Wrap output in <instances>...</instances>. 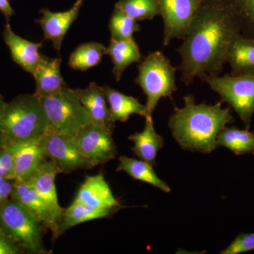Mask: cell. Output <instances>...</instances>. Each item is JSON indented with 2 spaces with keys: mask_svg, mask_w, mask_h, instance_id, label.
<instances>
[{
  "mask_svg": "<svg viewBox=\"0 0 254 254\" xmlns=\"http://www.w3.org/2000/svg\"><path fill=\"white\" fill-rule=\"evenodd\" d=\"M82 105L86 110L91 124L97 126L106 127L110 129L115 128V123L110 116L108 101L104 88L94 82L90 83L85 89L73 90Z\"/></svg>",
  "mask_w": 254,
  "mask_h": 254,
  "instance_id": "cell-16",
  "label": "cell"
},
{
  "mask_svg": "<svg viewBox=\"0 0 254 254\" xmlns=\"http://www.w3.org/2000/svg\"><path fill=\"white\" fill-rule=\"evenodd\" d=\"M42 136L9 145L13 153V168L9 180L14 182L27 181L48 158Z\"/></svg>",
  "mask_w": 254,
  "mask_h": 254,
  "instance_id": "cell-11",
  "label": "cell"
},
{
  "mask_svg": "<svg viewBox=\"0 0 254 254\" xmlns=\"http://www.w3.org/2000/svg\"><path fill=\"white\" fill-rule=\"evenodd\" d=\"M4 141H3L2 137H1V134H0V149L4 148Z\"/></svg>",
  "mask_w": 254,
  "mask_h": 254,
  "instance_id": "cell-36",
  "label": "cell"
},
{
  "mask_svg": "<svg viewBox=\"0 0 254 254\" xmlns=\"http://www.w3.org/2000/svg\"><path fill=\"white\" fill-rule=\"evenodd\" d=\"M254 250V233H241L231 244L221 251V254H240Z\"/></svg>",
  "mask_w": 254,
  "mask_h": 254,
  "instance_id": "cell-30",
  "label": "cell"
},
{
  "mask_svg": "<svg viewBox=\"0 0 254 254\" xmlns=\"http://www.w3.org/2000/svg\"><path fill=\"white\" fill-rule=\"evenodd\" d=\"M0 11L4 15L6 23H9L11 16L15 14L9 0H0Z\"/></svg>",
  "mask_w": 254,
  "mask_h": 254,
  "instance_id": "cell-34",
  "label": "cell"
},
{
  "mask_svg": "<svg viewBox=\"0 0 254 254\" xmlns=\"http://www.w3.org/2000/svg\"><path fill=\"white\" fill-rule=\"evenodd\" d=\"M103 88L114 123H125L134 114L146 118L145 105L140 103L136 98L123 94L109 86H105Z\"/></svg>",
  "mask_w": 254,
  "mask_h": 254,
  "instance_id": "cell-22",
  "label": "cell"
},
{
  "mask_svg": "<svg viewBox=\"0 0 254 254\" xmlns=\"http://www.w3.org/2000/svg\"><path fill=\"white\" fill-rule=\"evenodd\" d=\"M163 21L164 47L174 39L183 40L202 0H157Z\"/></svg>",
  "mask_w": 254,
  "mask_h": 254,
  "instance_id": "cell-10",
  "label": "cell"
},
{
  "mask_svg": "<svg viewBox=\"0 0 254 254\" xmlns=\"http://www.w3.org/2000/svg\"><path fill=\"white\" fill-rule=\"evenodd\" d=\"M218 146L225 147L235 155H254V133L236 127H225L217 137Z\"/></svg>",
  "mask_w": 254,
  "mask_h": 254,
  "instance_id": "cell-25",
  "label": "cell"
},
{
  "mask_svg": "<svg viewBox=\"0 0 254 254\" xmlns=\"http://www.w3.org/2000/svg\"><path fill=\"white\" fill-rule=\"evenodd\" d=\"M42 224L31 212L15 200L0 203V226L18 246L31 254H46L42 238Z\"/></svg>",
  "mask_w": 254,
  "mask_h": 254,
  "instance_id": "cell-6",
  "label": "cell"
},
{
  "mask_svg": "<svg viewBox=\"0 0 254 254\" xmlns=\"http://www.w3.org/2000/svg\"><path fill=\"white\" fill-rule=\"evenodd\" d=\"M61 64V58H50L42 55L36 71L33 73L36 82L35 95L37 97L48 98L67 86L60 72Z\"/></svg>",
  "mask_w": 254,
  "mask_h": 254,
  "instance_id": "cell-18",
  "label": "cell"
},
{
  "mask_svg": "<svg viewBox=\"0 0 254 254\" xmlns=\"http://www.w3.org/2000/svg\"><path fill=\"white\" fill-rule=\"evenodd\" d=\"M183 108H175L169 120L173 138L182 149L210 153L217 149L219 132L235 123L230 108H222V102L215 105L197 104L194 97H184Z\"/></svg>",
  "mask_w": 254,
  "mask_h": 254,
  "instance_id": "cell-2",
  "label": "cell"
},
{
  "mask_svg": "<svg viewBox=\"0 0 254 254\" xmlns=\"http://www.w3.org/2000/svg\"><path fill=\"white\" fill-rule=\"evenodd\" d=\"M105 55H109L113 64V73L117 81H120L126 68L133 63H139L142 55L134 38L127 41L110 40L105 48Z\"/></svg>",
  "mask_w": 254,
  "mask_h": 254,
  "instance_id": "cell-20",
  "label": "cell"
},
{
  "mask_svg": "<svg viewBox=\"0 0 254 254\" xmlns=\"http://www.w3.org/2000/svg\"><path fill=\"white\" fill-rule=\"evenodd\" d=\"M14 185L6 178H0V203L6 201L11 195Z\"/></svg>",
  "mask_w": 254,
  "mask_h": 254,
  "instance_id": "cell-33",
  "label": "cell"
},
{
  "mask_svg": "<svg viewBox=\"0 0 254 254\" xmlns=\"http://www.w3.org/2000/svg\"><path fill=\"white\" fill-rule=\"evenodd\" d=\"M48 125L46 111L35 93L5 103L0 111V134L4 147L40 138L46 134Z\"/></svg>",
  "mask_w": 254,
  "mask_h": 254,
  "instance_id": "cell-3",
  "label": "cell"
},
{
  "mask_svg": "<svg viewBox=\"0 0 254 254\" xmlns=\"http://www.w3.org/2000/svg\"><path fill=\"white\" fill-rule=\"evenodd\" d=\"M226 63L234 76L254 75V40L237 37L228 50Z\"/></svg>",
  "mask_w": 254,
  "mask_h": 254,
  "instance_id": "cell-21",
  "label": "cell"
},
{
  "mask_svg": "<svg viewBox=\"0 0 254 254\" xmlns=\"http://www.w3.org/2000/svg\"><path fill=\"white\" fill-rule=\"evenodd\" d=\"M113 213L110 210L93 208L74 199L67 208L64 210L58 225V237L76 225L97 219L106 218Z\"/></svg>",
  "mask_w": 254,
  "mask_h": 254,
  "instance_id": "cell-23",
  "label": "cell"
},
{
  "mask_svg": "<svg viewBox=\"0 0 254 254\" xmlns=\"http://www.w3.org/2000/svg\"></svg>",
  "mask_w": 254,
  "mask_h": 254,
  "instance_id": "cell-37",
  "label": "cell"
},
{
  "mask_svg": "<svg viewBox=\"0 0 254 254\" xmlns=\"http://www.w3.org/2000/svg\"><path fill=\"white\" fill-rule=\"evenodd\" d=\"M4 99H3L2 96L0 95V111H1V108H3L4 105Z\"/></svg>",
  "mask_w": 254,
  "mask_h": 254,
  "instance_id": "cell-35",
  "label": "cell"
},
{
  "mask_svg": "<svg viewBox=\"0 0 254 254\" xmlns=\"http://www.w3.org/2000/svg\"><path fill=\"white\" fill-rule=\"evenodd\" d=\"M105 48L104 45L97 42L83 43L70 55L68 65L73 69L86 71L99 64Z\"/></svg>",
  "mask_w": 254,
  "mask_h": 254,
  "instance_id": "cell-26",
  "label": "cell"
},
{
  "mask_svg": "<svg viewBox=\"0 0 254 254\" xmlns=\"http://www.w3.org/2000/svg\"><path fill=\"white\" fill-rule=\"evenodd\" d=\"M138 74L135 82L146 95L147 116L153 118V112L161 98H173L177 91V68L162 52L150 53L138 65Z\"/></svg>",
  "mask_w": 254,
  "mask_h": 254,
  "instance_id": "cell-4",
  "label": "cell"
},
{
  "mask_svg": "<svg viewBox=\"0 0 254 254\" xmlns=\"http://www.w3.org/2000/svg\"><path fill=\"white\" fill-rule=\"evenodd\" d=\"M42 140L47 157L55 163L60 173L94 168L80 153L74 136L46 133Z\"/></svg>",
  "mask_w": 254,
  "mask_h": 254,
  "instance_id": "cell-9",
  "label": "cell"
},
{
  "mask_svg": "<svg viewBox=\"0 0 254 254\" xmlns=\"http://www.w3.org/2000/svg\"><path fill=\"white\" fill-rule=\"evenodd\" d=\"M13 168V153L10 146L0 149V178L9 180Z\"/></svg>",
  "mask_w": 254,
  "mask_h": 254,
  "instance_id": "cell-31",
  "label": "cell"
},
{
  "mask_svg": "<svg viewBox=\"0 0 254 254\" xmlns=\"http://www.w3.org/2000/svg\"><path fill=\"white\" fill-rule=\"evenodd\" d=\"M236 16L242 36L254 40V0H225Z\"/></svg>",
  "mask_w": 254,
  "mask_h": 254,
  "instance_id": "cell-29",
  "label": "cell"
},
{
  "mask_svg": "<svg viewBox=\"0 0 254 254\" xmlns=\"http://www.w3.org/2000/svg\"><path fill=\"white\" fill-rule=\"evenodd\" d=\"M113 133V130L91 123L75 135V141L81 154L95 167L116 158Z\"/></svg>",
  "mask_w": 254,
  "mask_h": 254,
  "instance_id": "cell-8",
  "label": "cell"
},
{
  "mask_svg": "<svg viewBox=\"0 0 254 254\" xmlns=\"http://www.w3.org/2000/svg\"><path fill=\"white\" fill-rule=\"evenodd\" d=\"M112 39L127 41L133 39V34L140 31L139 25L136 20L115 7L109 23Z\"/></svg>",
  "mask_w": 254,
  "mask_h": 254,
  "instance_id": "cell-28",
  "label": "cell"
},
{
  "mask_svg": "<svg viewBox=\"0 0 254 254\" xmlns=\"http://www.w3.org/2000/svg\"><path fill=\"white\" fill-rule=\"evenodd\" d=\"M11 197L31 212L42 225L51 230L55 238H58V219L45 200L26 182H14Z\"/></svg>",
  "mask_w": 254,
  "mask_h": 254,
  "instance_id": "cell-13",
  "label": "cell"
},
{
  "mask_svg": "<svg viewBox=\"0 0 254 254\" xmlns=\"http://www.w3.org/2000/svg\"><path fill=\"white\" fill-rule=\"evenodd\" d=\"M115 7L137 21L153 20L160 15L157 0H119Z\"/></svg>",
  "mask_w": 254,
  "mask_h": 254,
  "instance_id": "cell-27",
  "label": "cell"
},
{
  "mask_svg": "<svg viewBox=\"0 0 254 254\" xmlns=\"http://www.w3.org/2000/svg\"><path fill=\"white\" fill-rule=\"evenodd\" d=\"M198 78L220 95L222 103L230 105L245 128L250 129L254 115V75L220 76L203 73Z\"/></svg>",
  "mask_w": 254,
  "mask_h": 254,
  "instance_id": "cell-7",
  "label": "cell"
},
{
  "mask_svg": "<svg viewBox=\"0 0 254 254\" xmlns=\"http://www.w3.org/2000/svg\"><path fill=\"white\" fill-rule=\"evenodd\" d=\"M241 35L240 23L225 0H202L177 50L182 82L190 86L203 73L220 74L230 46Z\"/></svg>",
  "mask_w": 254,
  "mask_h": 254,
  "instance_id": "cell-1",
  "label": "cell"
},
{
  "mask_svg": "<svg viewBox=\"0 0 254 254\" xmlns=\"http://www.w3.org/2000/svg\"><path fill=\"white\" fill-rule=\"evenodd\" d=\"M3 38L11 52L12 60L26 72L33 74L43 55L39 50L43 47V42L33 43L21 38L12 31L9 23L5 25Z\"/></svg>",
  "mask_w": 254,
  "mask_h": 254,
  "instance_id": "cell-17",
  "label": "cell"
},
{
  "mask_svg": "<svg viewBox=\"0 0 254 254\" xmlns=\"http://www.w3.org/2000/svg\"><path fill=\"white\" fill-rule=\"evenodd\" d=\"M40 100L48 118L46 133L75 136L81 128L91 123L77 95L67 86Z\"/></svg>",
  "mask_w": 254,
  "mask_h": 254,
  "instance_id": "cell-5",
  "label": "cell"
},
{
  "mask_svg": "<svg viewBox=\"0 0 254 254\" xmlns=\"http://www.w3.org/2000/svg\"><path fill=\"white\" fill-rule=\"evenodd\" d=\"M75 199L93 208L114 212L121 208L103 174L86 177Z\"/></svg>",
  "mask_w": 254,
  "mask_h": 254,
  "instance_id": "cell-14",
  "label": "cell"
},
{
  "mask_svg": "<svg viewBox=\"0 0 254 254\" xmlns=\"http://www.w3.org/2000/svg\"><path fill=\"white\" fill-rule=\"evenodd\" d=\"M145 119L143 131L130 135L128 139L134 143L131 148L134 154L154 167L159 150L163 147L164 138L155 131L153 118Z\"/></svg>",
  "mask_w": 254,
  "mask_h": 254,
  "instance_id": "cell-19",
  "label": "cell"
},
{
  "mask_svg": "<svg viewBox=\"0 0 254 254\" xmlns=\"http://www.w3.org/2000/svg\"><path fill=\"white\" fill-rule=\"evenodd\" d=\"M19 246L11 240L4 232L0 230V254H21Z\"/></svg>",
  "mask_w": 254,
  "mask_h": 254,
  "instance_id": "cell-32",
  "label": "cell"
},
{
  "mask_svg": "<svg viewBox=\"0 0 254 254\" xmlns=\"http://www.w3.org/2000/svg\"><path fill=\"white\" fill-rule=\"evenodd\" d=\"M116 171H123L129 175L133 180L149 184L165 193L171 191V188L166 182L162 180L155 173L153 166L144 160L120 156Z\"/></svg>",
  "mask_w": 254,
  "mask_h": 254,
  "instance_id": "cell-24",
  "label": "cell"
},
{
  "mask_svg": "<svg viewBox=\"0 0 254 254\" xmlns=\"http://www.w3.org/2000/svg\"><path fill=\"white\" fill-rule=\"evenodd\" d=\"M59 173L55 163L51 160H46L26 182L49 205L58 222L64 211L59 204L55 186V179Z\"/></svg>",
  "mask_w": 254,
  "mask_h": 254,
  "instance_id": "cell-15",
  "label": "cell"
},
{
  "mask_svg": "<svg viewBox=\"0 0 254 254\" xmlns=\"http://www.w3.org/2000/svg\"><path fill=\"white\" fill-rule=\"evenodd\" d=\"M84 0H76L71 9L63 12H53L46 8L40 12L43 16L35 22L41 26L44 33V39L53 42V47L59 53L65 35L68 28L77 18Z\"/></svg>",
  "mask_w": 254,
  "mask_h": 254,
  "instance_id": "cell-12",
  "label": "cell"
}]
</instances>
